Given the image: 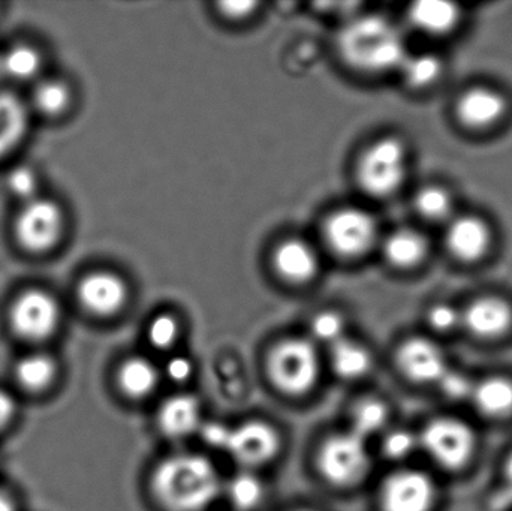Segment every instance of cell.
I'll return each instance as SVG.
<instances>
[{"label":"cell","mask_w":512,"mask_h":511,"mask_svg":"<svg viewBox=\"0 0 512 511\" xmlns=\"http://www.w3.org/2000/svg\"><path fill=\"white\" fill-rule=\"evenodd\" d=\"M0 511H15L14 501L2 491H0Z\"/></svg>","instance_id":"cell-43"},{"label":"cell","mask_w":512,"mask_h":511,"mask_svg":"<svg viewBox=\"0 0 512 511\" xmlns=\"http://www.w3.org/2000/svg\"><path fill=\"white\" fill-rule=\"evenodd\" d=\"M324 240L337 257L355 260L364 257L378 242L379 227L375 216L358 207H343L328 216Z\"/></svg>","instance_id":"cell-6"},{"label":"cell","mask_w":512,"mask_h":511,"mask_svg":"<svg viewBox=\"0 0 512 511\" xmlns=\"http://www.w3.org/2000/svg\"><path fill=\"white\" fill-rule=\"evenodd\" d=\"M436 485L426 473L403 470L391 474L381 489L382 511H432Z\"/></svg>","instance_id":"cell-10"},{"label":"cell","mask_w":512,"mask_h":511,"mask_svg":"<svg viewBox=\"0 0 512 511\" xmlns=\"http://www.w3.org/2000/svg\"><path fill=\"white\" fill-rule=\"evenodd\" d=\"M439 389L444 393L445 398L450 401H466L472 398L475 384L472 383L468 375L460 371H453L448 368L447 372L442 375L441 380L438 381Z\"/></svg>","instance_id":"cell-35"},{"label":"cell","mask_w":512,"mask_h":511,"mask_svg":"<svg viewBox=\"0 0 512 511\" xmlns=\"http://www.w3.org/2000/svg\"><path fill=\"white\" fill-rule=\"evenodd\" d=\"M180 335V324L171 314H161L153 318L147 329L150 344L158 350H168L176 344Z\"/></svg>","instance_id":"cell-33"},{"label":"cell","mask_w":512,"mask_h":511,"mask_svg":"<svg viewBox=\"0 0 512 511\" xmlns=\"http://www.w3.org/2000/svg\"><path fill=\"white\" fill-rule=\"evenodd\" d=\"M72 101L71 89L59 78L38 81L33 87L32 105L45 117H57L68 110Z\"/></svg>","instance_id":"cell-28"},{"label":"cell","mask_w":512,"mask_h":511,"mask_svg":"<svg viewBox=\"0 0 512 511\" xmlns=\"http://www.w3.org/2000/svg\"><path fill=\"white\" fill-rule=\"evenodd\" d=\"M279 447L277 432L267 423L255 420L231 429L227 452L240 464L256 467L271 461Z\"/></svg>","instance_id":"cell-13"},{"label":"cell","mask_w":512,"mask_h":511,"mask_svg":"<svg viewBox=\"0 0 512 511\" xmlns=\"http://www.w3.org/2000/svg\"><path fill=\"white\" fill-rule=\"evenodd\" d=\"M29 110L12 92H0V159L14 152L26 137Z\"/></svg>","instance_id":"cell-21"},{"label":"cell","mask_w":512,"mask_h":511,"mask_svg":"<svg viewBox=\"0 0 512 511\" xmlns=\"http://www.w3.org/2000/svg\"><path fill=\"white\" fill-rule=\"evenodd\" d=\"M318 462L328 482L337 486L355 485L370 468L366 440L351 431L333 435L321 447Z\"/></svg>","instance_id":"cell-9"},{"label":"cell","mask_w":512,"mask_h":511,"mask_svg":"<svg viewBox=\"0 0 512 511\" xmlns=\"http://www.w3.org/2000/svg\"><path fill=\"white\" fill-rule=\"evenodd\" d=\"M5 183L9 194L20 200L21 203H27V201L38 197L39 179L32 167L17 165L9 171Z\"/></svg>","instance_id":"cell-32"},{"label":"cell","mask_w":512,"mask_h":511,"mask_svg":"<svg viewBox=\"0 0 512 511\" xmlns=\"http://www.w3.org/2000/svg\"><path fill=\"white\" fill-rule=\"evenodd\" d=\"M472 401L483 416L505 419L512 414V380L490 377L475 384Z\"/></svg>","instance_id":"cell-22"},{"label":"cell","mask_w":512,"mask_h":511,"mask_svg":"<svg viewBox=\"0 0 512 511\" xmlns=\"http://www.w3.org/2000/svg\"><path fill=\"white\" fill-rule=\"evenodd\" d=\"M507 113V101L502 93L490 87H472L460 95L456 116L466 128L481 131L501 122Z\"/></svg>","instance_id":"cell-15"},{"label":"cell","mask_w":512,"mask_h":511,"mask_svg":"<svg viewBox=\"0 0 512 511\" xmlns=\"http://www.w3.org/2000/svg\"><path fill=\"white\" fill-rule=\"evenodd\" d=\"M303 511H306V510H303Z\"/></svg>","instance_id":"cell-44"},{"label":"cell","mask_w":512,"mask_h":511,"mask_svg":"<svg viewBox=\"0 0 512 511\" xmlns=\"http://www.w3.org/2000/svg\"><path fill=\"white\" fill-rule=\"evenodd\" d=\"M462 326L475 338H502L512 327L511 305L501 297H481L462 312Z\"/></svg>","instance_id":"cell-16"},{"label":"cell","mask_w":512,"mask_h":511,"mask_svg":"<svg viewBox=\"0 0 512 511\" xmlns=\"http://www.w3.org/2000/svg\"><path fill=\"white\" fill-rule=\"evenodd\" d=\"M403 80L412 89H427L441 78L444 63L432 53L409 54L400 65Z\"/></svg>","instance_id":"cell-27"},{"label":"cell","mask_w":512,"mask_h":511,"mask_svg":"<svg viewBox=\"0 0 512 511\" xmlns=\"http://www.w3.org/2000/svg\"><path fill=\"white\" fill-rule=\"evenodd\" d=\"M397 366L408 380L418 384H433L447 372V357L435 342L426 338H411L397 351Z\"/></svg>","instance_id":"cell-12"},{"label":"cell","mask_w":512,"mask_h":511,"mask_svg":"<svg viewBox=\"0 0 512 511\" xmlns=\"http://www.w3.org/2000/svg\"><path fill=\"white\" fill-rule=\"evenodd\" d=\"M429 254L426 237L411 227L397 228L384 240V257L396 269L420 266Z\"/></svg>","instance_id":"cell-20"},{"label":"cell","mask_w":512,"mask_h":511,"mask_svg":"<svg viewBox=\"0 0 512 511\" xmlns=\"http://www.w3.org/2000/svg\"><path fill=\"white\" fill-rule=\"evenodd\" d=\"M414 207L418 215L429 222H448L453 218V197L441 186H424L418 189Z\"/></svg>","instance_id":"cell-29"},{"label":"cell","mask_w":512,"mask_h":511,"mask_svg":"<svg viewBox=\"0 0 512 511\" xmlns=\"http://www.w3.org/2000/svg\"><path fill=\"white\" fill-rule=\"evenodd\" d=\"M17 404L15 399L6 390L0 389V429L5 428L14 419Z\"/></svg>","instance_id":"cell-42"},{"label":"cell","mask_w":512,"mask_h":511,"mask_svg":"<svg viewBox=\"0 0 512 511\" xmlns=\"http://www.w3.org/2000/svg\"><path fill=\"white\" fill-rule=\"evenodd\" d=\"M62 323V309L56 297L41 288H30L15 297L9 309V324L18 338L29 342L47 341Z\"/></svg>","instance_id":"cell-8"},{"label":"cell","mask_w":512,"mask_h":511,"mask_svg":"<svg viewBox=\"0 0 512 511\" xmlns=\"http://www.w3.org/2000/svg\"><path fill=\"white\" fill-rule=\"evenodd\" d=\"M492 245V230L484 219L475 215L451 218L445 231V246L456 260L477 263L486 257Z\"/></svg>","instance_id":"cell-14"},{"label":"cell","mask_w":512,"mask_h":511,"mask_svg":"<svg viewBox=\"0 0 512 511\" xmlns=\"http://www.w3.org/2000/svg\"><path fill=\"white\" fill-rule=\"evenodd\" d=\"M159 383V371L144 357H134L123 363L119 372V384L129 398H146Z\"/></svg>","instance_id":"cell-25"},{"label":"cell","mask_w":512,"mask_h":511,"mask_svg":"<svg viewBox=\"0 0 512 511\" xmlns=\"http://www.w3.org/2000/svg\"><path fill=\"white\" fill-rule=\"evenodd\" d=\"M228 497L239 510H254L264 498V485L251 473H240L228 486Z\"/></svg>","instance_id":"cell-31"},{"label":"cell","mask_w":512,"mask_h":511,"mask_svg":"<svg viewBox=\"0 0 512 511\" xmlns=\"http://www.w3.org/2000/svg\"><path fill=\"white\" fill-rule=\"evenodd\" d=\"M310 330H312L313 338L333 347L334 344L342 341L343 335H345V321L337 312H319L313 318Z\"/></svg>","instance_id":"cell-34"},{"label":"cell","mask_w":512,"mask_h":511,"mask_svg":"<svg viewBox=\"0 0 512 511\" xmlns=\"http://www.w3.org/2000/svg\"><path fill=\"white\" fill-rule=\"evenodd\" d=\"M273 267L280 279L292 285L313 281L319 270V257L303 239H286L273 252Z\"/></svg>","instance_id":"cell-17"},{"label":"cell","mask_w":512,"mask_h":511,"mask_svg":"<svg viewBox=\"0 0 512 511\" xmlns=\"http://www.w3.org/2000/svg\"><path fill=\"white\" fill-rule=\"evenodd\" d=\"M387 405L379 399H364L352 411V429L358 437L367 440L387 425Z\"/></svg>","instance_id":"cell-30"},{"label":"cell","mask_w":512,"mask_h":511,"mask_svg":"<svg viewBox=\"0 0 512 511\" xmlns=\"http://www.w3.org/2000/svg\"><path fill=\"white\" fill-rule=\"evenodd\" d=\"M337 50L343 62L361 74L399 69L408 56L402 33L381 15H364L349 21L337 36Z\"/></svg>","instance_id":"cell-1"},{"label":"cell","mask_w":512,"mask_h":511,"mask_svg":"<svg viewBox=\"0 0 512 511\" xmlns=\"http://www.w3.org/2000/svg\"><path fill=\"white\" fill-rule=\"evenodd\" d=\"M427 321L435 332L450 333L462 326V312L448 303H438L427 312Z\"/></svg>","instance_id":"cell-37"},{"label":"cell","mask_w":512,"mask_h":511,"mask_svg":"<svg viewBox=\"0 0 512 511\" xmlns=\"http://www.w3.org/2000/svg\"><path fill=\"white\" fill-rule=\"evenodd\" d=\"M418 443L439 467L459 471L471 462L477 438L468 423L454 417H439L427 423Z\"/></svg>","instance_id":"cell-5"},{"label":"cell","mask_w":512,"mask_h":511,"mask_svg":"<svg viewBox=\"0 0 512 511\" xmlns=\"http://www.w3.org/2000/svg\"><path fill=\"white\" fill-rule=\"evenodd\" d=\"M268 369L282 392L304 395L312 390L319 377L318 351L306 339H286L270 354Z\"/></svg>","instance_id":"cell-4"},{"label":"cell","mask_w":512,"mask_h":511,"mask_svg":"<svg viewBox=\"0 0 512 511\" xmlns=\"http://www.w3.org/2000/svg\"><path fill=\"white\" fill-rule=\"evenodd\" d=\"M165 372H167L168 378H171V380L177 381V383H185L186 380L192 377L194 365H192L191 359H188V357H171L168 360Z\"/></svg>","instance_id":"cell-41"},{"label":"cell","mask_w":512,"mask_h":511,"mask_svg":"<svg viewBox=\"0 0 512 511\" xmlns=\"http://www.w3.org/2000/svg\"><path fill=\"white\" fill-rule=\"evenodd\" d=\"M493 507L496 510H505L512 507V453L508 456L507 464L504 470V482L501 489L493 498Z\"/></svg>","instance_id":"cell-39"},{"label":"cell","mask_w":512,"mask_h":511,"mask_svg":"<svg viewBox=\"0 0 512 511\" xmlns=\"http://www.w3.org/2000/svg\"><path fill=\"white\" fill-rule=\"evenodd\" d=\"M331 365L339 377L357 380L372 369V354L363 345L343 338L331 348Z\"/></svg>","instance_id":"cell-24"},{"label":"cell","mask_w":512,"mask_h":511,"mask_svg":"<svg viewBox=\"0 0 512 511\" xmlns=\"http://www.w3.org/2000/svg\"><path fill=\"white\" fill-rule=\"evenodd\" d=\"M409 23L430 36L450 35L459 26L462 11L456 3L426 0L417 2L409 8Z\"/></svg>","instance_id":"cell-19"},{"label":"cell","mask_w":512,"mask_h":511,"mask_svg":"<svg viewBox=\"0 0 512 511\" xmlns=\"http://www.w3.org/2000/svg\"><path fill=\"white\" fill-rule=\"evenodd\" d=\"M128 296L125 279L107 270L89 273L77 287L78 302L95 317H113L125 308Z\"/></svg>","instance_id":"cell-11"},{"label":"cell","mask_w":512,"mask_h":511,"mask_svg":"<svg viewBox=\"0 0 512 511\" xmlns=\"http://www.w3.org/2000/svg\"><path fill=\"white\" fill-rule=\"evenodd\" d=\"M203 425L201 405L191 395H177L167 399L159 411V426L171 438H185L200 431Z\"/></svg>","instance_id":"cell-18"},{"label":"cell","mask_w":512,"mask_h":511,"mask_svg":"<svg viewBox=\"0 0 512 511\" xmlns=\"http://www.w3.org/2000/svg\"><path fill=\"white\" fill-rule=\"evenodd\" d=\"M418 444L420 443H418V438L414 434L405 431V429H399V431L390 432L385 437L382 450H384L387 458L393 459V461H402V459H406L414 453Z\"/></svg>","instance_id":"cell-36"},{"label":"cell","mask_w":512,"mask_h":511,"mask_svg":"<svg viewBox=\"0 0 512 511\" xmlns=\"http://www.w3.org/2000/svg\"><path fill=\"white\" fill-rule=\"evenodd\" d=\"M14 374L15 380L27 392H41L53 383L56 363L45 354H29L15 365Z\"/></svg>","instance_id":"cell-26"},{"label":"cell","mask_w":512,"mask_h":511,"mask_svg":"<svg viewBox=\"0 0 512 511\" xmlns=\"http://www.w3.org/2000/svg\"><path fill=\"white\" fill-rule=\"evenodd\" d=\"M408 174V149L399 138H382L373 143L357 165V180L370 197L396 194Z\"/></svg>","instance_id":"cell-3"},{"label":"cell","mask_w":512,"mask_h":511,"mask_svg":"<svg viewBox=\"0 0 512 511\" xmlns=\"http://www.w3.org/2000/svg\"><path fill=\"white\" fill-rule=\"evenodd\" d=\"M41 68V53L33 45L14 44L0 54V77L14 83L35 80Z\"/></svg>","instance_id":"cell-23"},{"label":"cell","mask_w":512,"mask_h":511,"mask_svg":"<svg viewBox=\"0 0 512 511\" xmlns=\"http://www.w3.org/2000/svg\"><path fill=\"white\" fill-rule=\"evenodd\" d=\"M200 434L210 447L227 450L231 428L218 422L203 423L200 428Z\"/></svg>","instance_id":"cell-38"},{"label":"cell","mask_w":512,"mask_h":511,"mask_svg":"<svg viewBox=\"0 0 512 511\" xmlns=\"http://www.w3.org/2000/svg\"><path fill=\"white\" fill-rule=\"evenodd\" d=\"M153 491L170 511H203L221 494L222 482L209 459L177 455L159 465Z\"/></svg>","instance_id":"cell-2"},{"label":"cell","mask_w":512,"mask_h":511,"mask_svg":"<svg viewBox=\"0 0 512 511\" xmlns=\"http://www.w3.org/2000/svg\"><path fill=\"white\" fill-rule=\"evenodd\" d=\"M65 215L56 201L36 197L21 204L14 221L18 245L32 254L50 251L62 239Z\"/></svg>","instance_id":"cell-7"},{"label":"cell","mask_w":512,"mask_h":511,"mask_svg":"<svg viewBox=\"0 0 512 511\" xmlns=\"http://www.w3.org/2000/svg\"><path fill=\"white\" fill-rule=\"evenodd\" d=\"M258 8V3L256 2H222L219 3V11L224 15L228 20H246V18L251 17L254 14L255 9Z\"/></svg>","instance_id":"cell-40"}]
</instances>
